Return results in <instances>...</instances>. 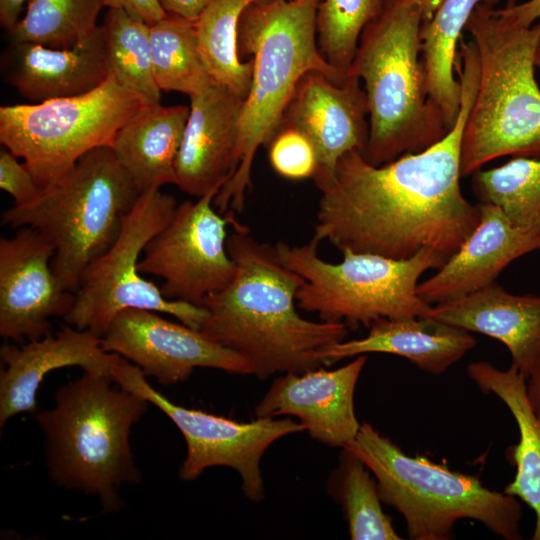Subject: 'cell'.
I'll use <instances>...</instances> for the list:
<instances>
[{
  "label": "cell",
  "instance_id": "cell-1",
  "mask_svg": "<svg viewBox=\"0 0 540 540\" xmlns=\"http://www.w3.org/2000/svg\"><path fill=\"white\" fill-rule=\"evenodd\" d=\"M461 103L453 127L429 148L374 166L352 150L338 161L320 189L312 238L339 251L403 260L431 248L446 260L476 228L479 204L460 187L461 146L477 94L479 59L472 41L462 42L455 68Z\"/></svg>",
  "mask_w": 540,
  "mask_h": 540
},
{
  "label": "cell",
  "instance_id": "cell-2",
  "mask_svg": "<svg viewBox=\"0 0 540 540\" xmlns=\"http://www.w3.org/2000/svg\"><path fill=\"white\" fill-rule=\"evenodd\" d=\"M226 241L235 263L231 282L207 296L199 331L209 340L245 357L253 374L302 373L322 365L320 352L341 342V322L310 321L296 310L303 278L285 266L274 246L251 236L235 216Z\"/></svg>",
  "mask_w": 540,
  "mask_h": 540
},
{
  "label": "cell",
  "instance_id": "cell-3",
  "mask_svg": "<svg viewBox=\"0 0 540 540\" xmlns=\"http://www.w3.org/2000/svg\"><path fill=\"white\" fill-rule=\"evenodd\" d=\"M320 2L258 0L240 17L239 54L252 56L253 74L239 120L237 167L214 198L221 214L243 210L257 149L267 146L278 130L300 79L309 71L322 72L336 83L347 77L329 64L318 48Z\"/></svg>",
  "mask_w": 540,
  "mask_h": 540
},
{
  "label": "cell",
  "instance_id": "cell-4",
  "mask_svg": "<svg viewBox=\"0 0 540 540\" xmlns=\"http://www.w3.org/2000/svg\"><path fill=\"white\" fill-rule=\"evenodd\" d=\"M111 382L107 375L84 371L60 386L54 408L36 413L35 419L46 438L51 480L96 497L105 512H118L120 488L142 480L130 433L149 402Z\"/></svg>",
  "mask_w": 540,
  "mask_h": 540
},
{
  "label": "cell",
  "instance_id": "cell-5",
  "mask_svg": "<svg viewBox=\"0 0 540 540\" xmlns=\"http://www.w3.org/2000/svg\"><path fill=\"white\" fill-rule=\"evenodd\" d=\"M421 13L399 0H385L361 33L347 75L364 84L369 136L362 156L374 166L421 152L449 131L425 86L421 59Z\"/></svg>",
  "mask_w": 540,
  "mask_h": 540
},
{
  "label": "cell",
  "instance_id": "cell-6",
  "mask_svg": "<svg viewBox=\"0 0 540 540\" xmlns=\"http://www.w3.org/2000/svg\"><path fill=\"white\" fill-rule=\"evenodd\" d=\"M494 8L480 3L465 27L477 48L479 81L462 137V176L503 156L540 158V20L519 26Z\"/></svg>",
  "mask_w": 540,
  "mask_h": 540
},
{
  "label": "cell",
  "instance_id": "cell-7",
  "mask_svg": "<svg viewBox=\"0 0 540 540\" xmlns=\"http://www.w3.org/2000/svg\"><path fill=\"white\" fill-rule=\"evenodd\" d=\"M344 449L373 473L380 500L403 516L409 539L448 540L461 519L481 522L505 540L522 539L517 498L486 488L478 477L410 456L369 423Z\"/></svg>",
  "mask_w": 540,
  "mask_h": 540
},
{
  "label": "cell",
  "instance_id": "cell-8",
  "mask_svg": "<svg viewBox=\"0 0 540 540\" xmlns=\"http://www.w3.org/2000/svg\"><path fill=\"white\" fill-rule=\"evenodd\" d=\"M140 194L111 147L104 146L82 156L31 202L4 211L1 221L45 235L55 249L57 280L75 293L85 269L117 240Z\"/></svg>",
  "mask_w": 540,
  "mask_h": 540
},
{
  "label": "cell",
  "instance_id": "cell-9",
  "mask_svg": "<svg viewBox=\"0 0 540 540\" xmlns=\"http://www.w3.org/2000/svg\"><path fill=\"white\" fill-rule=\"evenodd\" d=\"M274 247L280 261L303 278L297 307L352 329L369 328L383 318L425 316L432 306L418 296V281L446 261L434 249L423 248L403 260L344 251L342 261L331 263L319 256L314 238L302 245L278 242Z\"/></svg>",
  "mask_w": 540,
  "mask_h": 540
},
{
  "label": "cell",
  "instance_id": "cell-10",
  "mask_svg": "<svg viewBox=\"0 0 540 540\" xmlns=\"http://www.w3.org/2000/svg\"><path fill=\"white\" fill-rule=\"evenodd\" d=\"M141 100L112 76L94 90L0 107V142L44 188L93 149L111 147Z\"/></svg>",
  "mask_w": 540,
  "mask_h": 540
},
{
  "label": "cell",
  "instance_id": "cell-11",
  "mask_svg": "<svg viewBox=\"0 0 540 540\" xmlns=\"http://www.w3.org/2000/svg\"><path fill=\"white\" fill-rule=\"evenodd\" d=\"M176 206V199L160 189L139 195L117 240L85 269L73 305L63 317L67 324L102 337L120 312L145 309L199 329L207 315L204 307L167 299L139 270L145 246L168 223Z\"/></svg>",
  "mask_w": 540,
  "mask_h": 540
},
{
  "label": "cell",
  "instance_id": "cell-12",
  "mask_svg": "<svg viewBox=\"0 0 540 540\" xmlns=\"http://www.w3.org/2000/svg\"><path fill=\"white\" fill-rule=\"evenodd\" d=\"M111 379L156 406L180 430L187 446L179 470L181 480L193 481L209 467H229L241 476L242 490L251 501L259 502L264 497L260 461L267 448L283 436L305 432L300 422L290 418L256 417L250 422H237L180 406L157 391L139 367L121 356L112 367Z\"/></svg>",
  "mask_w": 540,
  "mask_h": 540
},
{
  "label": "cell",
  "instance_id": "cell-13",
  "mask_svg": "<svg viewBox=\"0 0 540 540\" xmlns=\"http://www.w3.org/2000/svg\"><path fill=\"white\" fill-rule=\"evenodd\" d=\"M216 186L196 202L177 205L168 223L147 243L139 270L163 279L162 294L203 307L207 296L224 289L236 266L227 247V227L234 212L221 216L214 198Z\"/></svg>",
  "mask_w": 540,
  "mask_h": 540
},
{
  "label": "cell",
  "instance_id": "cell-14",
  "mask_svg": "<svg viewBox=\"0 0 540 540\" xmlns=\"http://www.w3.org/2000/svg\"><path fill=\"white\" fill-rule=\"evenodd\" d=\"M101 346L165 386L187 380L197 367L253 374L252 365L242 355L209 340L199 330L171 322L151 310L120 312L101 337Z\"/></svg>",
  "mask_w": 540,
  "mask_h": 540
},
{
  "label": "cell",
  "instance_id": "cell-15",
  "mask_svg": "<svg viewBox=\"0 0 540 540\" xmlns=\"http://www.w3.org/2000/svg\"><path fill=\"white\" fill-rule=\"evenodd\" d=\"M55 249L33 227L0 239V336L6 341L39 340L51 334L50 318L64 317L74 293L57 280Z\"/></svg>",
  "mask_w": 540,
  "mask_h": 540
},
{
  "label": "cell",
  "instance_id": "cell-16",
  "mask_svg": "<svg viewBox=\"0 0 540 540\" xmlns=\"http://www.w3.org/2000/svg\"><path fill=\"white\" fill-rule=\"evenodd\" d=\"M279 127L304 134L315 148L318 167L312 178L320 190L333 178L339 159L349 151L361 153L369 136L367 97L361 80L347 75L336 83L319 71L298 82Z\"/></svg>",
  "mask_w": 540,
  "mask_h": 540
},
{
  "label": "cell",
  "instance_id": "cell-17",
  "mask_svg": "<svg viewBox=\"0 0 540 540\" xmlns=\"http://www.w3.org/2000/svg\"><path fill=\"white\" fill-rule=\"evenodd\" d=\"M367 362L364 354L327 370L287 372L276 378L255 408L256 417L295 416L312 438L344 448L356 437L360 424L354 411V391Z\"/></svg>",
  "mask_w": 540,
  "mask_h": 540
},
{
  "label": "cell",
  "instance_id": "cell-18",
  "mask_svg": "<svg viewBox=\"0 0 540 540\" xmlns=\"http://www.w3.org/2000/svg\"><path fill=\"white\" fill-rule=\"evenodd\" d=\"M0 426L19 413L37 411V392L49 372L69 366L111 377L119 356L105 351L101 337L69 324L56 334L18 346L5 341L0 348Z\"/></svg>",
  "mask_w": 540,
  "mask_h": 540
},
{
  "label": "cell",
  "instance_id": "cell-19",
  "mask_svg": "<svg viewBox=\"0 0 540 540\" xmlns=\"http://www.w3.org/2000/svg\"><path fill=\"white\" fill-rule=\"evenodd\" d=\"M244 99L216 82L190 97V111L176 161L175 185L197 198L234 174Z\"/></svg>",
  "mask_w": 540,
  "mask_h": 540
},
{
  "label": "cell",
  "instance_id": "cell-20",
  "mask_svg": "<svg viewBox=\"0 0 540 540\" xmlns=\"http://www.w3.org/2000/svg\"><path fill=\"white\" fill-rule=\"evenodd\" d=\"M480 220L459 248L430 278L417 285L418 296L434 306L453 301L495 282L515 259L540 250V235L515 227L490 203H479Z\"/></svg>",
  "mask_w": 540,
  "mask_h": 540
},
{
  "label": "cell",
  "instance_id": "cell-21",
  "mask_svg": "<svg viewBox=\"0 0 540 540\" xmlns=\"http://www.w3.org/2000/svg\"><path fill=\"white\" fill-rule=\"evenodd\" d=\"M11 44L5 61L6 78L30 103L88 93L109 76L102 26L72 48Z\"/></svg>",
  "mask_w": 540,
  "mask_h": 540
},
{
  "label": "cell",
  "instance_id": "cell-22",
  "mask_svg": "<svg viewBox=\"0 0 540 540\" xmlns=\"http://www.w3.org/2000/svg\"><path fill=\"white\" fill-rule=\"evenodd\" d=\"M425 316L500 341L525 378L540 361V296L515 295L494 282Z\"/></svg>",
  "mask_w": 540,
  "mask_h": 540
},
{
  "label": "cell",
  "instance_id": "cell-23",
  "mask_svg": "<svg viewBox=\"0 0 540 540\" xmlns=\"http://www.w3.org/2000/svg\"><path fill=\"white\" fill-rule=\"evenodd\" d=\"M475 346L476 340L468 331L426 316L383 318L370 325L366 337L333 344L320 352V358L328 367L347 357L389 353L440 375Z\"/></svg>",
  "mask_w": 540,
  "mask_h": 540
},
{
  "label": "cell",
  "instance_id": "cell-24",
  "mask_svg": "<svg viewBox=\"0 0 540 540\" xmlns=\"http://www.w3.org/2000/svg\"><path fill=\"white\" fill-rule=\"evenodd\" d=\"M190 107L142 106L118 131L111 149L140 193L176 183V161Z\"/></svg>",
  "mask_w": 540,
  "mask_h": 540
},
{
  "label": "cell",
  "instance_id": "cell-25",
  "mask_svg": "<svg viewBox=\"0 0 540 540\" xmlns=\"http://www.w3.org/2000/svg\"><path fill=\"white\" fill-rule=\"evenodd\" d=\"M467 374L484 394L496 395L512 414L519 441L506 450V458L516 468L504 493L527 504L535 514L531 539L540 540V421L526 395V378L515 365L499 370L487 361L468 364Z\"/></svg>",
  "mask_w": 540,
  "mask_h": 540
},
{
  "label": "cell",
  "instance_id": "cell-26",
  "mask_svg": "<svg viewBox=\"0 0 540 540\" xmlns=\"http://www.w3.org/2000/svg\"><path fill=\"white\" fill-rule=\"evenodd\" d=\"M500 0H444L431 19L422 22L421 59L426 91L439 107L450 130L459 113L461 84L455 78L462 32L480 3L495 7Z\"/></svg>",
  "mask_w": 540,
  "mask_h": 540
},
{
  "label": "cell",
  "instance_id": "cell-27",
  "mask_svg": "<svg viewBox=\"0 0 540 540\" xmlns=\"http://www.w3.org/2000/svg\"><path fill=\"white\" fill-rule=\"evenodd\" d=\"M258 0H209L194 21L202 63L214 82L238 97L249 93L253 60L241 61L238 27L243 11Z\"/></svg>",
  "mask_w": 540,
  "mask_h": 540
},
{
  "label": "cell",
  "instance_id": "cell-28",
  "mask_svg": "<svg viewBox=\"0 0 540 540\" xmlns=\"http://www.w3.org/2000/svg\"><path fill=\"white\" fill-rule=\"evenodd\" d=\"M109 76L133 92L144 106L160 103L152 66L149 25L119 8H108L102 25Z\"/></svg>",
  "mask_w": 540,
  "mask_h": 540
},
{
  "label": "cell",
  "instance_id": "cell-29",
  "mask_svg": "<svg viewBox=\"0 0 540 540\" xmlns=\"http://www.w3.org/2000/svg\"><path fill=\"white\" fill-rule=\"evenodd\" d=\"M471 176L479 203L497 206L515 227L540 235V158L512 157Z\"/></svg>",
  "mask_w": 540,
  "mask_h": 540
},
{
  "label": "cell",
  "instance_id": "cell-30",
  "mask_svg": "<svg viewBox=\"0 0 540 540\" xmlns=\"http://www.w3.org/2000/svg\"><path fill=\"white\" fill-rule=\"evenodd\" d=\"M152 66L160 90L196 95L211 84L196 41L194 21L167 14L149 25Z\"/></svg>",
  "mask_w": 540,
  "mask_h": 540
},
{
  "label": "cell",
  "instance_id": "cell-31",
  "mask_svg": "<svg viewBox=\"0 0 540 540\" xmlns=\"http://www.w3.org/2000/svg\"><path fill=\"white\" fill-rule=\"evenodd\" d=\"M104 0H31L27 11L8 32L12 42L72 48L97 28Z\"/></svg>",
  "mask_w": 540,
  "mask_h": 540
},
{
  "label": "cell",
  "instance_id": "cell-32",
  "mask_svg": "<svg viewBox=\"0 0 540 540\" xmlns=\"http://www.w3.org/2000/svg\"><path fill=\"white\" fill-rule=\"evenodd\" d=\"M331 489L341 503L352 540H400L381 507L377 482L356 455L343 448Z\"/></svg>",
  "mask_w": 540,
  "mask_h": 540
},
{
  "label": "cell",
  "instance_id": "cell-33",
  "mask_svg": "<svg viewBox=\"0 0 540 540\" xmlns=\"http://www.w3.org/2000/svg\"><path fill=\"white\" fill-rule=\"evenodd\" d=\"M385 0H321L317 12L318 48L326 61L347 76L366 25Z\"/></svg>",
  "mask_w": 540,
  "mask_h": 540
},
{
  "label": "cell",
  "instance_id": "cell-34",
  "mask_svg": "<svg viewBox=\"0 0 540 540\" xmlns=\"http://www.w3.org/2000/svg\"><path fill=\"white\" fill-rule=\"evenodd\" d=\"M266 147L270 164L280 176L290 180L314 177L318 167L315 148L298 130L279 127Z\"/></svg>",
  "mask_w": 540,
  "mask_h": 540
},
{
  "label": "cell",
  "instance_id": "cell-35",
  "mask_svg": "<svg viewBox=\"0 0 540 540\" xmlns=\"http://www.w3.org/2000/svg\"><path fill=\"white\" fill-rule=\"evenodd\" d=\"M0 187L14 199V205L34 200L41 189L30 170L7 148L0 151Z\"/></svg>",
  "mask_w": 540,
  "mask_h": 540
},
{
  "label": "cell",
  "instance_id": "cell-36",
  "mask_svg": "<svg viewBox=\"0 0 540 540\" xmlns=\"http://www.w3.org/2000/svg\"><path fill=\"white\" fill-rule=\"evenodd\" d=\"M104 4L108 8L123 9L148 25L155 24L167 15L158 0H104Z\"/></svg>",
  "mask_w": 540,
  "mask_h": 540
},
{
  "label": "cell",
  "instance_id": "cell-37",
  "mask_svg": "<svg viewBox=\"0 0 540 540\" xmlns=\"http://www.w3.org/2000/svg\"><path fill=\"white\" fill-rule=\"evenodd\" d=\"M494 12L513 24L530 27L540 20V0H528L519 4L509 0L504 8H494Z\"/></svg>",
  "mask_w": 540,
  "mask_h": 540
},
{
  "label": "cell",
  "instance_id": "cell-38",
  "mask_svg": "<svg viewBox=\"0 0 540 540\" xmlns=\"http://www.w3.org/2000/svg\"><path fill=\"white\" fill-rule=\"evenodd\" d=\"M167 14L195 21L209 0H158Z\"/></svg>",
  "mask_w": 540,
  "mask_h": 540
},
{
  "label": "cell",
  "instance_id": "cell-39",
  "mask_svg": "<svg viewBox=\"0 0 540 540\" xmlns=\"http://www.w3.org/2000/svg\"><path fill=\"white\" fill-rule=\"evenodd\" d=\"M27 0H0V24L9 31L19 20Z\"/></svg>",
  "mask_w": 540,
  "mask_h": 540
},
{
  "label": "cell",
  "instance_id": "cell-40",
  "mask_svg": "<svg viewBox=\"0 0 540 540\" xmlns=\"http://www.w3.org/2000/svg\"><path fill=\"white\" fill-rule=\"evenodd\" d=\"M526 395L533 412L540 421V361L526 378Z\"/></svg>",
  "mask_w": 540,
  "mask_h": 540
},
{
  "label": "cell",
  "instance_id": "cell-41",
  "mask_svg": "<svg viewBox=\"0 0 540 540\" xmlns=\"http://www.w3.org/2000/svg\"><path fill=\"white\" fill-rule=\"evenodd\" d=\"M416 8L423 17V22L431 19L444 0H399Z\"/></svg>",
  "mask_w": 540,
  "mask_h": 540
},
{
  "label": "cell",
  "instance_id": "cell-42",
  "mask_svg": "<svg viewBox=\"0 0 540 540\" xmlns=\"http://www.w3.org/2000/svg\"><path fill=\"white\" fill-rule=\"evenodd\" d=\"M535 66L540 69V41L538 42L535 51Z\"/></svg>",
  "mask_w": 540,
  "mask_h": 540
}]
</instances>
